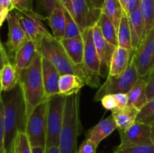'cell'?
Masks as SVG:
<instances>
[{
    "label": "cell",
    "mask_w": 154,
    "mask_h": 153,
    "mask_svg": "<svg viewBox=\"0 0 154 153\" xmlns=\"http://www.w3.org/2000/svg\"><path fill=\"white\" fill-rule=\"evenodd\" d=\"M147 86H146V94H147V101L154 98V68L147 76Z\"/></svg>",
    "instance_id": "d590c367"
},
{
    "label": "cell",
    "mask_w": 154,
    "mask_h": 153,
    "mask_svg": "<svg viewBox=\"0 0 154 153\" xmlns=\"http://www.w3.org/2000/svg\"><path fill=\"white\" fill-rule=\"evenodd\" d=\"M149 124H150V139H151L152 143L154 145V123Z\"/></svg>",
    "instance_id": "681fc988"
},
{
    "label": "cell",
    "mask_w": 154,
    "mask_h": 153,
    "mask_svg": "<svg viewBox=\"0 0 154 153\" xmlns=\"http://www.w3.org/2000/svg\"><path fill=\"white\" fill-rule=\"evenodd\" d=\"M42 64V56L38 51L32 64L20 72L19 82L25 99L26 119L33 110L46 99Z\"/></svg>",
    "instance_id": "3957f363"
},
{
    "label": "cell",
    "mask_w": 154,
    "mask_h": 153,
    "mask_svg": "<svg viewBox=\"0 0 154 153\" xmlns=\"http://www.w3.org/2000/svg\"><path fill=\"white\" fill-rule=\"evenodd\" d=\"M101 102L105 109L108 110H113L114 109L117 107V100L114 98V94H107L105 95L102 99Z\"/></svg>",
    "instance_id": "f35d334b"
},
{
    "label": "cell",
    "mask_w": 154,
    "mask_h": 153,
    "mask_svg": "<svg viewBox=\"0 0 154 153\" xmlns=\"http://www.w3.org/2000/svg\"><path fill=\"white\" fill-rule=\"evenodd\" d=\"M48 24L52 30V34L58 40L64 38L66 16L65 8L60 3L48 18Z\"/></svg>",
    "instance_id": "cb8c5ba5"
},
{
    "label": "cell",
    "mask_w": 154,
    "mask_h": 153,
    "mask_svg": "<svg viewBox=\"0 0 154 153\" xmlns=\"http://www.w3.org/2000/svg\"><path fill=\"white\" fill-rule=\"evenodd\" d=\"M8 14H9V11H8V10H5V11H3L2 13L0 14V28H1V26H2L4 21L5 20H7Z\"/></svg>",
    "instance_id": "7dc6e473"
},
{
    "label": "cell",
    "mask_w": 154,
    "mask_h": 153,
    "mask_svg": "<svg viewBox=\"0 0 154 153\" xmlns=\"http://www.w3.org/2000/svg\"><path fill=\"white\" fill-rule=\"evenodd\" d=\"M154 116V98L149 100L139 111L136 121L143 122Z\"/></svg>",
    "instance_id": "836d02e7"
},
{
    "label": "cell",
    "mask_w": 154,
    "mask_h": 153,
    "mask_svg": "<svg viewBox=\"0 0 154 153\" xmlns=\"http://www.w3.org/2000/svg\"><path fill=\"white\" fill-rule=\"evenodd\" d=\"M15 10V9H14ZM17 15L18 21L21 28L25 32L29 40L34 42L38 47L39 43L44 37L54 36L48 29L44 23L45 19L35 10L22 11L15 10Z\"/></svg>",
    "instance_id": "ba28073f"
},
{
    "label": "cell",
    "mask_w": 154,
    "mask_h": 153,
    "mask_svg": "<svg viewBox=\"0 0 154 153\" xmlns=\"http://www.w3.org/2000/svg\"><path fill=\"white\" fill-rule=\"evenodd\" d=\"M10 59L8 56V54L6 52V51H3V52H0V72H1V69L2 68V65L4 64L5 62L7 60ZM2 88H1V82H0V100L2 99Z\"/></svg>",
    "instance_id": "b9f144b4"
},
{
    "label": "cell",
    "mask_w": 154,
    "mask_h": 153,
    "mask_svg": "<svg viewBox=\"0 0 154 153\" xmlns=\"http://www.w3.org/2000/svg\"><path fill=\"white\" fill-rule=\"evenodd\" d=\"M122 145H149L150 139V124L136 121L127 129L119 130Z\"/></svg>",
    "instance_id": "8fae6325"
},
{
    "label": "cell",
    "mask_w": 154,
    "mask_h": 153,
    "mask_svg": "<svg viewBox=\"0 0 154 153\" xmlns=\"http://www.w3.org/2000/svg\"><path fill=\"white\" fill-rule=\"evenodd\" d=\"M142 122L147 123V124H151V123H154V116H151L150 118H147V119L144 120V121H143Z\"/></svg>",
    "instance_id": "816d5d0a"
},
{
    "label": "cell",
    "mask_w": 154,
    "mask_h": 153,
    "mask_svg": "<svg viewBox=\"0 0 154 153\" xmlns=\"http://www.w3.org/2000/svg\"><path fill=\"white\" fill-rule=\"evenodd\" d=\"M117 33L118 46L132 51V38H131L129 19L126 12L123 13Z\"/></svg>",
    "instance_id": "4316f807"
},
{
    "label": "cell",
    "mask_w": 154,
    "mask_h": 153,
    "mask_svg": "<svg viewBox=\"0 0 154 153\" xmlns=\"http://www.w3.org/2000/svg\"><path fill=\"white\" fill-rule=\"evenodd\" d=\"M93 7L98 9H102V5L105 0H90Z\"/></svg>",
    "instance_id": "f6af8a7d"
},
{
    "label": "cell",
    "mask_w": 154,
    "mask_h": 153,
    "mask_svg": "<svg viewBox=\"0 0 154 153\" xmlns=\"http://www.w3.org/2000/svg\"><path fill=\"white\" fill-rule=\"evenodd\" d=\"M66 98L60 93L48 98L46 147L58 146L64 119Z\"/></svg>",
    "instance_id": "5b68a950"
},
{
    "label": "cell",
    "mask_w": 154,
    "mask_h": 153,
    "mask_svg": "<svg viewBox=\"0 0 154 153\" xmlns=\"http://www.w3.org/2000/svg\"><path fill=\"white\" fill-rule=\"evenodd\" d=\"M146 86V80L144 78H138L132 88L127 92L128 105L134 106L139 111L141 110L147 102Z\"/></svg>",
    "instance_id": "603a6c76"
},
{
    "label": "cell",
    "mask_w": 154,
    "mask_h": 153,
    "mask_svg": "<svg viewBox=\"0 0 154 153\" xmlns=\"http://www.w3.org/2000/svg\"><path fill=\"white\" fill-rule=\"evenodd\" d=\"M101 14V9L93 7L90 0H72L71 15L82 31L94 26Z\"/></svg>",
    "instance_id": "30bf717a"
},
{
    "label": "cell",
    "mask_w": 154,
    "mask_h": 153,
    "mask_svg": "<svg viewBox=\"0 0 154 153\" xmlns=\"http://www.w3.org/2000/svg\"><path fill=\"white\" fill-rule=\"evenodd\" d=\"M62 5L70 13L72 12V0H60Z\"/></svg>",
    "instance_id": "ee69618b"
},
{
    "label": "cell",
    "mask_w": 154,
    "mask_h": 153,
    "mask_svg": "<svg viewBox=\"0 0 154 153\" xmlns=\"http://www.w3.org/2000/svg\"><path fill=\"white\" fill-rule=\"evenodd\" d=\"M114 95L117 100V108H123L128 106L127 93H117V94H114Z\"/></svg>",
    "instance_id": "ab89813d"
},
{
    "label": "cell",
    "mask_w": 154,
    "mask_h": 153,
    "mask_svg": "<svg viewBox=\"0 0 154 153\" xmlns=\"http://www.w3.org/2000/svg\"><path fill=\"white\" fill-rule=\"evenodd\" d=\"M38 51L42 57L49 60L57 68L60 75L72 74L81 77L85 85L92 88H97L100 86L101 76L89 70L84 64L81 65L74 64L60 40L54 36L44 37L39 43Z\"/></svg>",
    "instance_id": "7a4b0ae2"
},
{
    "label": "cell",
    "mask_w": 154,
    "mask_h": 153,
    "mask_svg": "<svg viewBox=\"0 0 154 153\" xmlns=\"http://www.w3.org/2000/svg\"><path fill=\"white\" fill-rule=\"evenodd\" d=\"M42 77L46 98L60 93L59 80L60 74L57 68L46 58L42 57Z\"/></svg>",
    "instance_id": "9a60e30c"
},
{
    "label": "cell",
    "mask_w": 154,
    "mask_h": 153,
    "mask_svg": "<svg viewBox=\"0 0 154 153\" xmlns=\"http://www.w3.org/2000/svg\"><path fill=\"white\" fill-rule=\"evenodd\" d=\"M93 34L94 43L96 45L98 56H99V62H100L99 75L101 77L107 78V76L109 75L111 56L116 47L105 40L100 28L97 24H96L93 27Z\"/></svg>",
    "instance_id": "7c38bea8"
},
{
    "label": "cell",
    "mask_w": 154,
    "mask_h": 153,
    "mask_svg": "<svg viewBox=\"0 0 154 153\" xmlns=\"http://www.w3.org/2000/svg\"><path fill=\"white\" fill-rule=\"evenodd\" d=\"M45 151H46V153H60V149H59V147L56 146L46 147V148H45Z\"/></svg>",
    "instance_id": "bcb514c9"
},
{
    "label": "cell",
    "mask_w": 154,
    "mask_h": 153,
    "mask_svg": "<svg viewBox=\"0 0 154 153\" xmlns=\"http://www.w3.org/2000/svg\"><path fill=\"white\" fill-rule=\"evenodd\" d=\"M38 52V46L30 40L19 48L14 56V64L18 71L20 72L28 68L33 62Z\"/></svg>",
    "instance_id": "ac0fdd59"
},
{
    "label": "cell",
    "mask_w": 154,
    "mask_h": 153,
    "mask_svg": "<svg viewBox=\"0 0 154 153\" xmlns=\"http://www.w3.org/2000/svg\"><path fill=\"white\" fill-rule=\"evenodd\" d=\"M114 153H154V145H122L120 144Z\"/></svg>",
    "instance_id": "1f68e13d"
},
{
    "label": "cell",
    "mask_w": 154,
    "mask_h": 153,
    "mask_svg": "<svg viewBox=\"0 0 154 153\" xmlns=\"http://www.w3.org/2000/svg\"><path fill=\"white\" fill-rule=\"evenodd\" d=\"M4 104L5 153H13L17 136L20 132H26V108L20 84L8 92H2Z\"/></svg>",
    "instance_id": "6da1fadb"
},
{
    "label": "cell",
    "mask_w": 154,
    "mask_h": 153,
    "mask_svg": "<svg viewBox=\"0 0 154 153\" xmlns=\"http://www.w3.org/2000/svg\"><path fill=\"white\" fill-rule=\"evenodd\" d=\"M96 24L100 28L105 40L115 47L118 46L117 30L109 18L102 13Z\"/></svg>",
    "instance_id": "83f0119b"
},
{
    "label": "cell",
    "mask_w": 154,
    "mask_h": 153,
    "mask_svg": "<svg viewBox=\"0 0 154 153\" xmlns=\"http://www.w3.org/2000/svg\"><path fill=\"white\" fill-rule=\"evenodd\" d=\"M139 78L133 58V51L132 52L129 66L119 76L108 75L106 81L99 88L94 97L95 101H99L107 94H114L117 93H127Z\"/></svg>",
    "instance_id": "8992f818"
},
{
    "label": "cell",
    "mask_w": 154,
    "mask_h": 153,
    "mask_svg": "<svg viewBox=\"0 0 154 153\" xmlns=\"http://www.w3.org/2000/svg\"><path fill=\"white\" fill-rule=\"evenodd\" d=\"M102 13L106 15L113 22L116 30L118 29L120 20L123 16L124 10L119 0H105L102 5Z\"/></svg>",
    "instance_id": "484cf974"
},
{
    "label": "cell",
    "mask_w": 154,
    "mask_h": 153,
    "mask_svg": "<svg viewBox=\"0 0 154 153\" xmlns=\"http://www.w3.org/2000/svg\"><path fill=\"white\" fill-rule=\"evenodd\" d=\"M4 104L0 100V153H5V131H4Z\"/></svg>",
    "instance_id": "e575fe53"
},
{
    "label": "cell",
    "mask_w": 154,
    "mask_h": 153,
    "mask_svg": "<svg viewBox=\"0 0 154 153\" xmlns=\"http://www.w3.org/2000/svg\"><path fill=\"white\" fill-rule=\"evenodd\" d=\"M36 10L35 11L48 20L54 9L60 4V0H35Z\"/></svg>",
    "instance_id": "4dcf8cb0"
},
{
    "label": "cell",
    "mask_w": 154,
    "mask_h": 153,
    "mask_svg": "<svg viewBox=\"0 0 154 153\" xmlns=\"http://www.w3.org/2000/svg\"><path fill=\"white\" fill-rule=\"evenodd\" d=\"M97 147V144L92 140L86 139L78 148V153H96Z\"/></svg>",
    "instance_id": "8d00e7d4"
},
{
    "label": "cell",
    "mask_w": 154,
    "mask_h": 153,
    "mask_svg": "<svg viewBox=\"0 0 154 153\" xmlns=\"http://www.w3.org/2000/svg\"><path fill=\"white\" fill-rule=\"evenodd\" d=\"M82 37L84 43V64L89 70L99 75L100 62L93 39V27L84 29L82 32Z\"/></svg>",
    "instance_id": "5bb4252c"
},
{
    "label": "cell",
    "mask_w": 154,
    "mask_h": 153,
    "mask_svg": "<svg viewBox=\"0 0 154 153\" xmlns=\"http://www.w3.org/2000/svg\"><path fill=\"white\" fill-rule=\"evenodd\" d=\"M127 15L132 38V51H135L143 40L144 32V19L140 8V2Z\"/></svg>",
    "instance_id": "2e32d148"
},
{
    "label": "cell",
    "mask_w": 154,
    "mask_h": 153,
    "mask_svg": "<svg viewBox=\"0 0 154 153\" xmlns=\"http://www.w3.org/2000/svg\"><path fill=\"white\" fill-rule=\"evenodd\" d=\"M80 92L66 96L64 119L60 135V153H78V136L81 131L79 114Z\"/></svg>",
    "instance_id": "277c9868"
},
{
    "label": "cell",
    "mask_w": 154,
    "mask_h": 153,
    "mask_svg": "<svg viewBox=\"0 0 154 153\" xmlns=\"http://www.w3.org/2000/svg\"><path fill=\"white\" fill-rule=\"evenodd\" d=\"M60 41L74 64L77 65L84 64V43L82 36L74 38H63Z\"/></svg>",
    "instance_id": "ffe728a7"
},
{
    "label": "cell",
    "mask_w": 154,
    "mask_h": 153,
    "mask_svg": "<svg viewBox=\"0 0 154 153\" xmlns=\"http://www.w3.org/2000/svg\"><path fill=\"white\" fill-rule=\"evenodd\" d=\"M119 1H120V4H121V5H122V7H123L124 11L126 12V8H127L128 3H129V0H119Z\"/></svg>",
    "instance_id": "f907efd6"
},
{
    "label": "cell",
    "mask_w": 154,
    "mask_h": 153,
    "mask_svg": "<svg viewBox=\"0 0 154 153\" xmlns=\"http://www.w3.org/2000/svg\"><path fill=\"white\" fill-rule=\"evenodd\" d=\"M133 58L140 78H147L154 68V27L144 36Z\"/></svg>",
    "instance_id": "9c48e42d"
},
{
    "label": "cell",
    "mask_w": 154,
    "mask_h": 153,
    "mask_svg": "<svg viewBox=\"0 0 154 153\" xmlns=\"http://www.w3.org/2000/svg\"><path fill=\"white\" fill-rule=\"evenodd\" d=\"M140 8L144 19V38L154 27V0H140Z\"/></svg>",
    "instance_id": "f1b7e54d"
},
{
    "label": "cell",
    "mask_w": 154,
    "mask_h": 153,
    "mask_svg": "<svg viewBox=\"0 0 154 153\" xmlns=\"http://www.w3.org/2000/svg\"><path fill=\"white\" fill-rule=\"evenodd\" d=\"M65 16H66V27H65L64 38H74L82 36L83 31L66 8H65Z\"/></svg>",
    "instance_id": "f546056e"
},
{
    "label": "cell",
    "mask_w": 154,
    "mask_h": 153,
    "mask_svg": "<svg viewBox=\"0 0 154 153\" xmlns=\"http://www.w3.org/2000/svg\"><path fill=\"white\" fill-rule=\"evenodd\" d=\"M33 0H12L15 10L22 11H29L32 10Z\"/></svg>",
    "instance_id": "74e56055"
},
{
    "label": "cell",
    "mask_w": 154,
    "mask_h": 153,
    "mask_svg": "<svg viewBox=\"0 0 154 153\" xmlns=\"http://www.w3.org/2000/svg\"><path fill=\"white\" fill-rule=\"evenodd\" d=\"M132 52L120 46H117L114 49L110 62V76H119L124 73L130 62Z\"/></svg>",
    "instance_id": "d6986e66"
},
{
    "label": "cell",
    "mask_w": 154,
    "mask_h": 153,
    "mask_svg": "<svg viewBox=\"0 0 154 153\" xmlns=\"http://www.w3.org/2000/svg\"><path fill=\"white\" fill-rule=\"evenodd\" d=\"M7 21L8 26V38L6 45L8 49L9 53L14 58V54L18 49L20 48L26 42L28 41L29 38L20 25L15 10L9 12Z\"/></svg>",
    "instance_id": "4fadbf2b"
},
{
    "label": "cell",
    "mask_w": 154,
    "mask_h": 153,
    "mask_svg": "<svg viewBox=\"0 0 154 153\" xmlns=\"http://www.w3.org/2000/svg\"><path fill=\"white\" fill-rule=\"evenodd\" d=\"M140 2V0H129V3H128V5L127 8H126V14L129 13L138 3Z\"/></svg>",
    "instance_id": "7bdbcfd3"
},
{
    "label": "cell",
    "mask_w": 154,
    "mask_h": 153,
    "mask_svg": "<svg viewBox=\"0 0 154 153\" xmlns=\"http://www.w3.org/2000/svg\"><path fill=\"white\" fill-rule=\"evenodd\" d=\"M3 51H5V49L2 46V44L1 40H0V52H3Z\"/></svg>",
    "instance_id": "f5cc1de1"
},
{
    "label": "cell",
    "mask_w": 154,
    "mask_h": 153,
    "mask_svg": "<svg viewBox=\"0 0 154 153\" xmlns=\"http://www.w3.org/2000/svg\"><path fill=\"white\" fill-rule=\"evenodd\" d=\"M20 72L11 63L10 59L5 62L0 72V82L2 92H8L13 89L19 83Z\"/></svg>",
    "instance_id": "7402d4cb"
},
{
    "label": "cell",
    "mask_w": 154,
    "mask_h": 153,
    "mask_svg": "<svg viewBox=\"0 0 154 153\" xmlns=\"http://www.w3.org/2000/svg\"><path fill=\"white\" fill-rule=\"evenodd\" d=\"M84 85L85 83L81 77L72 74H66L60 76L59 91L60 94L66 97L79 93L80 90Z\"/></svg>",
    "instance_id": "d4e9b609"
},
{
    "label": "cell",
    "mask_w": 154,
    "mask_h": 153,
    "mask_svg": "<svg viewBox=\"0 0 154 153\" xmlns=\"http://www.w3.org/2000/svg\"><path fill=\"white\" fill-rule=\"evenodd\" d=\"M111 115L114 117L119 130H123L130 127L136 122L139 110L132 106H125L123 108H115L111 110Z\"/></svg>",
    "instance_id": "44dd1931"
},
{
    "label": "cell",
    "mask_w": 154,
    "mask_h": 153,
    "mask_svg": "<svg viewBox=\"0 0 154 153\" xmlns=\"http://www.w3.org/2000/svg\"><path fill=\"white\" fill-rule=\"evenodd\" d=\"M32 153H46L45 148L42 147H32Z\"/></svg>",
    "instance_id": "c3c4849f"
},
{
    "label": "cell",
    "mask_w": 154,
    "mask_h": 153,
    "mask_svg": "<svg viewBox=\"0 0 154 153\" xmlns=\"http://www.w3.org/2000/svg\"><path fill=\"white\" fill-rule=\"evenodd\" d=\"M13 153H32V146L25 132H20L17 136Z\"/></svg>",
    "instance_id": "d6a6232c"
},
{
    "label": "cell",
    "mask_w": 154,
    "mask_h": 153,
    "mask_svg": "<svg viewBox=\"0 0 154 153\" xmlns=\"http://www.w3.org/2000/svg\"><path fill=\"white\" fill-rule=\"evenodd\" d=\"M116 129H117V124L114 117L111 115L108 118L101 120L97 124L90 128L87 132L86 139L92 140L99 146L105 138L109 136Z\"/></svg>",
    "instance_id": "e0dca14e"
},
{
    "label": "cell",
    "mask_w": 154,
    "mask_h": 153,
    "mask_svg": "<svg viewBox=\"0 0 154 153\" xmlns=\"http://www.w3.org/2000/svg\"><path fill=\"white\" fill-rule=\"evenodd\" d=\"M0 6L3 9L9 12L14 10V7L12 0H0Z\"/></svg>",
    "instance_id": "60d3db41"
},
{
    "label": "cell",
    "mask_w": 154,
    "mask_h": 153,
    "mask_svg": "<svg viewBox=\"0 0 154 153\" xmlns=\"http://www.w3.org/2000/svg\"><path fill=\"white\" fill-rule=\"evenodd\" d=\"M48 98L38 105L27 118L26 132L32 147L46 148Z\"/></svg>",
    "instance_id": "52a82bcc"
}]
</instances>
